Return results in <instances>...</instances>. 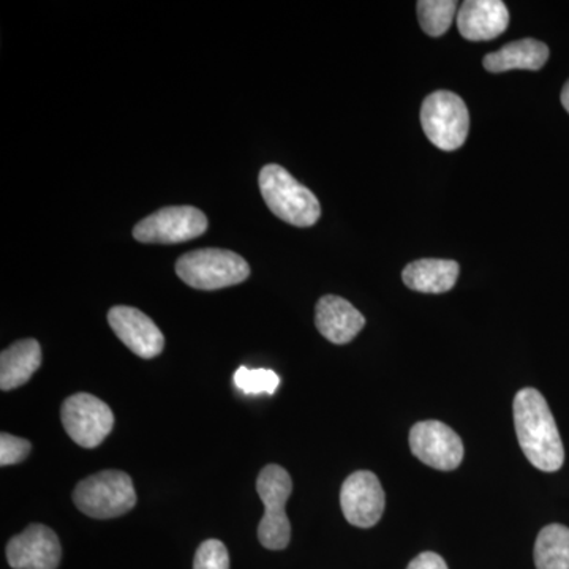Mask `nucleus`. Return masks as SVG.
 Instances as JSON below:
<instances>
[{"label":"nucleus","instance_id":"1","mask_svg":"<svg viewBox=\"0 0 569 569\" xmlns=\"http://www.w3.org/2000/svg\"><path fill=\"white\" fill-rule=\"evenodd\" d=\"M512 410L520 448L531 466L548 473L560 470L565 448L545 396L533 388L520 389Z\"/></svg>","mask_w":569,"mask_h":569},{"label":"nucleus","instance_id":"2","mask_svg":"<svg viewBox=\"0 0 569 569\" xmlns=\"http://www.w3.org/2000/svg\"><path fill=\"white\" fill-rule=\"evenodd\" d=\"M258 182L269 211L283 222L306 228L320 219L321 206L316 194L296 181L280 164H266Z\"/></svg>","mask_w":569,"mask_h":569},{"label":"nucleus","instance_id":"3","mask_svg":"<svg viewBox=\"0 0 569 569\" xmlns=\"http://www.w3.org/2000/svg\"><path fill=\"white\" fill-rule=\"evenodd\" d=\"M179 279L197 290H220L249 279L250 266L241 254L222 249L186 253L176 263Z\"/></svg>","mask_w":569,"mask_h":569},{"label":"nucleus","instance_id":"4","mask_svg":"<svg viewBox=\"0 0 569 569\" xmlns=\"http://www.w3.org/2000/svg\"><path fill=\"white\" fill-rule=\"evenodd\" d=\"M73 501L89 518L114 519L132 511L137 505V492L129 475L107 470L82 479L74 489Z\"/></svg>","mask_w":569,"mask_h":569},{"label":"nucleus","instance_id":"5","mask_svg":"<svg viewBox=\"0 0 569 569\" xmlns=\"http://www.w3.org/2000/svg\"><path fill=\"white\" fill-rule=\"evenodd\" d=\"M293 490V481L284 468L266 466L257 479V492L264 505V516L258 526V539L269 550H282L290 545L291 526L284 505Z\"/></svg>","mask_w":569,"mask_h":569},{"label":"nucleus","instance_id":"6","mask_svg":"<svg viewBox=\"0 0 569 569\" xmlns=\"http://www.w3.org/2000/svg\"><path fill=\"white\" fill-rule=\"evenodd\" d=\"M421 126L438 149L456 151L466 142L470 129L467 104L455 92L430 93L422 102Z\"/></svg>","mask_w":569,"mask_h":569},{"label":"nucleus","instance_id":"7","mask_svg":"<svg viewBox=\"0 0 569 569\" xmlns=\"http://www.w3.org/2000/svg\"><path fill=\"white\" fill-rule=\"evenodd\" d=\"M63 429L74 443L86 449L102 445L114 426L111 408L99 397L78 392L63 402L61 410Z\"/></svg>","mask_w":569,"mask_h":569},{"label":"nucleus","instance_id":"8","mask_svg":"<svg viewBox=\"0 0 569 569\" xmlns=\"http://www.w3.org/2000/svg\"><path fill=\"white\" fill-rule=\"evenodd\" d=\"M208 230V219L193 206H173L142 219L133 228L137 241L146 244H179L192 241Z\"/></svg>","mask_w":569,"mask_h":569},{"label":"nucleus","instance_id":"9","mask_svg":"<svg viewBox=\"0 0 569 569\" xmlns=\"http://www.w3.org/2000/svg\"><path fill=\"white\" fill-rule=\"evenodd\" d=\"M387 497L376 473L367 470L355 471L340 489V507L351 526L370 529L380 522Z\"/></svg>","mask_w":569,"mask_h":569},{"label":"nucleus","instance_id":"10","mask_svg":"<svg viewBox=\"0 0 569 569\" xmlns=\"http://www.w3.org/2000/svg\"><path fill=\"white\" fill-rule=\"evenodd\" d=\"M410 448L422 463L437 470H456L462 463V440L440 421H421L411 427Z\"/></svg>","mask_w":569,"mask_h":569},{"label":"nucleus","instance_id":"11","mask_svg":"<svg viewBox=\"0 0 569 569\" xmlns=\"http://www.w3.org/2000/svg\"><path fill=\"white\" fill-rule=\"evenodd\" d=\"M61 557L58 535L41 523H32L7 546V560L13 569H58Z\"/></svg>","mask_w":569,"mask_h":569},{"label":"nucleus","instance_id":"12","mask_svg":"<svg viewBox=\"0 0 569 569\" xmlns=\"http://www.w3.org/2000/svg\"><path fill=\"white\" fill-rule=\"evenodd\" d=\"M108 323L123 346L142 359L163 351L164 337L151 318L134 307L116 306L108 312Z\"/></svg>","mask_w":569,"mask_h":569},{"label":"nucleus","instance_id":"13","mask_svg":"<svg viewBox=\"0 0 569 569\" xmlns=\"http://www.w3.org/2000/svg\"><path fill=\"white\" fill-rule=\"evenodd\" d=\"M508 24L509 11L500 0H467L458 11L459 32L466 40L497 39Z\"/></svg>","mask_w":569,"mask_h":569},{"label":"nucleus","instance_id":"14","mask_svg":"<svg viewBox=\"0 0 569 569\" xmlns=\"http://www.w3.org/2000/svg\"><path fill=\"white\" fill-rule=\"evenodd\" d=\"M316 325L325 339L336 346H343L365 329L366 318L347 299L328 295L318 301Z\"/></svg>","mask_w":569,"mask_h":569},{"label":"nucleus","instance_id":"15","mask_svg":"<svg viewBox=\"0 0 569 569\" xmlns=\"http://www.w3.org/2000/svg\"><path fill=\"white\" fill-rule=\"evenodd\" d=\"M460 272L459 263L452 260L413 261L403 269L402 280L410 290L419 293L440 295L455 288Z\"/></svg>","mask_w":569,"mask_h":569},{"label":"nucleus","instance_id":"16","mask_svg":"<svg viewBox=\"0 0 569 569\" xmlns=\"http://www.w3.org/2000/svg\"><path fill=\"white\" fill-rule=\"evenodd\" d=\"M40 366V343L36 339L18 340L0 355V389L11 391L22 387Z\"/></svg>","mask_w":569,"mask_h":569},{"label":"nucleus","instance_id":"17","mask_svg":"<svg viewBox=\"0 0 569 569\" xmlns=\"http://www.w3.org/2000/svg\"><path fill=\"white\" fill-rule=\"evenodd\" d=\"M549 59L548 44L535 39H523L505 44L501 50L486 56L485 69L490 73L509 70H533L545 67Z\"/></svg>","mask_w":569,"mask_h":569},{"label":"nucleus","instance_id":"18","mask_svg":"<svg viewBox=\"0 0 569 569\" xmlns=\"http://www.w3.org/2000/svg\"><path fill=\"white\" fill-rule=\"evenodd\" d=\"M537 569H569V529L552 523L539 531L535 542Z\"/></svg>","mask_w":569,"mask_h":569},{"label":"nucleus","instance_id":"19","mask_svg":"<svg viewBox=\"0 0 569 569\" xmlns=\"http://www.w3.org/2000/svg\"><path fill=\"white\" fill-rule=\"evenodd\" d=\"M455 0H421L418 2V18L422 31L430 37H440L448 32L458 13Z\"/></svg>","mask_w":569,"mask_h":569},{"label":"nucleus","instance_id":"20","mask_svg":"<svg viewBox=\"0 0 569 569\" xmlns=\"http://www.w3.org/2000/svg\"><path fill=\"white\" fill-rule=\"evenodd\" d=\"M233 381L239 391L247 396L276 395L280 385V378L274 370L269 369H249V367H239L234 372Z\"/></svg>","mask_w":569,"mask_h":569},{"label":"nucleus","instance_id":"21","mask_svg":"<svg viewBox=\"0 0 569 569\" xmlns=\"http://www.w3.org/2000/svg\"><path fill=\"white\" fill-rule=\"evenodd\" d=\"M193 569H230V553L219 539L201 542L194 553Z\"/></svg>","mask_w":569,"mask_h":569},{"label":"nucleus","instance_id":"22","mask_svg":"<svg viewBox=\"0 0 569 569\" xmlns=\"http://www.w3.org/2000/svg\"><path fill=\"white\" fill-rule=\"evenodd\" d=\"M32 445L21 437L2 433L0 436V466H14L31 455Z\"/></svg>","mask_w":569,"mask_h":569},{"label":"nucleus","instance_id":"23","mask_svg":"<svg viewBox=\"0 0 569 569\" xmlns=\"http://www.w3.org/2000/svg\"><path fill=\"white\" fill-rule=\"evenodd\" d=\"M407 569H448V565L443 557L436 552H422L410 561Z\"/></svg>","mask_w":569,"mask_h":569},{"label":"nucleus","instance_id":"24","mask_svg":"<svg viewBox=\"0 0 569 569\" xmlns=\"http://www.w3.org/2000/svg\"><path fill=\"white\" fill-rule=\"evenodd\" d=\"M561 104L569 112V81L565 84L563 91H561Z\"/></svg>","mask_w":569,"mask_h":569}]
</instances>
